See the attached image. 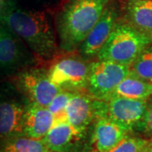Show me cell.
I'll return each mask as SVG.
<instances>
[{"instance_id":"cell-23","label":"cell","mask_w":152,"mask_h":152,"mask_svg":"<svg viewBox=\"0 0 152 152\" xmlns=\"http://www.w3.org/2000/svg\"><path fill=\"white\" fill-rule=\"evenodd\" d=\"M146 149L150 152H152V139L150 140V143H149V145H148V146H147Z\"/></svg>"},{"instance_id":"cell-19","label":"cell","mask_w":152,"mask_h":152,"mask_svg":"<svg viewBox=\"0 0 152 152\" xmlns=\"http://www.w3.org/2000/svg\"><path fill=\"white\" fill-rule=\"evenodd\" d=\"M73 92L62 90L56 95L51 103L48 107L54 118V122H65L68 121L67 117V106Z\"/></svg>"},{"instance_id":"cell-27","label":"cell","mask_w":152,"mask_h":152,"mask_svg":"<svg viewBox=\"0 0 152 152\" xmlns=\"http://www.w3.org/2000/svg\"><path fill=\"white\" fill-rule=\"evenodd\" d=\"M151 85H152V84H151ZM151 96H152V94H151Z\"/></svg>"},{"instance_id":"cell-25","label":"cell","mask_w":152,"mask_h":152,"mask_svg":"<svg viewBox=\"0 0 152 152\" xmlns=\"http://www.w3.org/2000/svg\"><path fill=\"white\" fill-rule=\"evenodd\" d=\"M124 1H130V0H124Z\"/></svg>"},{"instance_id":"cell-13","label":"cell","mask_w":152,"mask_h":152,"mask_svg":"<svg viewBox=\"0 0 152 152\" xmlns=\"http://www.w3.org/2000/svg\"><path fill=\"white\" fill-rule=\"evenodd\" d=\"M122 17L131 26L152 39V0L125 1Z\"/></svg>"},{"instance_id":"cell-14","label":"cell","mask_w":152,"mask_h":152,"mask_svg":"<svg viewBox=\"0 0 152 152\" xmlns=\"http://www.w3.org/2000/svg\"><path fill=\"white\" fill-rule=\"evenodd\" d=\"M54 124V118L48 107L29 103L24 119L23 134L43 139Z\"/></svg>"},{"instance_id":"cell-16","label":"cell","mask_w":152,"mask_h":152,"mask_svg":"<svg viewBox=\"0 0 152 152\" xmlns=\"http://www.w3.org/2000/svg\"><path fill=\"white\" fill-rule=\"evenodd\" d=\"M152 85L130 73L120 82L114 90L112 96L148 100L151 96Z\"/></svg>"},{"instance_id":"cell-10","label":"cell","mask_w":152,"mask_h":152,"mask_svg":"<svg viewBox=\"0 0 152 152\" xmlns=\"http://www.w3.org/2000/svg\"><path fill=\"white\" fill-rule=\"evenodd\" d=\"M10 94L0 96V139L22 135L24 119L29 102Z\"/></svg>"},{"instance_id":"cell-22","label":"cell","mask_w":152,"mask_h":152,"mask_svg":"<svg viewBox=\"0 0 152 152\" xmlns=\"http://www.w3.org/2000/svg\"><path fill=\"white\" fill-rule=\"evenodd\" d=\"M33 9L35 10H46L54 12L60 4L61 0H33Z\"/></svg>"},{"instance_id":"cell-6","label":"cell","mask_w":152,"mask_h":152,"mask_svg":"<svg viewBox=\"0 0 152 152\" xmlns=\"http://www.w3.org/2000/svg\"><path fill=\"white\" fill-rule=\"evenodd\" d=\"M37 64L21 39L0 23V77L17 75Z\"/></svg>"},{"instance_id":"cell-20","label":"cell","mask_w":152,"mask_h":152,"mask_svg":"<svg viewBox=\"0 0 152 152\" xmlns=\"http://www.w3.org/2000/svg\"><path fill=\"white\" fill-rule=\"evenodd\" d=\"M150 140L127 135L107 152H143L146 150Z\"/></svg>"},{"instance_id":"cell-21","label":"cell","mask_w":152,"mask_h":152,"mask_svg":"<svg viewBox=\"0 0 152 152\" xmlns=\"http://www.w3.org/2000/svg\"><path fill=\"white\" fill-rule=\"evenodd\" d=\"M141 130L152 139V96L147 101V108Z\"/></svg>"},{"instance_id":"cell-5","label":"cell","mask_w":152,"mask_h":152,"mask_svg":"<svg viewBox=\"0 0 152 152\" xmlns=\"http://www.w3.org/2000/svg\"><path fill=\"white\" fill-rule=\"evenodd\" d=\"M148 100L112 96L107 101L96 100V118L105 117L132 131L141 129Z\"/></svg>"},{"instance_id":"cell-3","label":"cell","mask_w":152,"mask_h":152,"mask_svg":"<svg viewBox=\"0 0 152 152\" xmlns=\"http://www.w3.org/2000/svg\"><path fill=\"white\" fill-rule=\"evenodd\" d=\"M151 43V38L131 26L121 17L108 40L98 53L96 59L129 66Z\"/></svg>"},{"instance_id":"cell-17","label":"cell","mask_w":152,"mask_h":152,"mask_svg":"<svg viewBox=\"0 0 152 152\" xmlns=\"http://www.w3.org/2000/svg\"><path fill=\"white\" fill-rule=\"evenodd\" d=\"M42 139H34L26 135H18L3 140L0 152H48Z\"/></svg>"},{"instance_id":"cell-24","label":"cell","mask_w":152,"mask_h":152,"mask_svg":"<svg viewBox=\"0 0 152 152\" xmlns=\"http://www.w3.org/2000/svg\"><path fill=\"white\" fill-rule=\"evenodd\" d=\"M143 152H150V151H148V150L146 149V150H145V151H144Z\"/></svg>"},{"instance_id":"cell-9","label":"cell","mask_w":152,"mask_h":152,"mask_svg":"<svg viewBox=\"0 0 152 152\" xmlns=\"http://www.w3.org/2000/svg\"><path fill=\"white\" fill-rule=\"evenodd\" d=\"M122 17V10L118 2L112 0L103 11L91 31L77 50L78 53L86 60L96 58L98 53L107 42L118 21Z\"/></svg>"},{"instance_id":"cell-12","label":"cell","mask_w":152,"mask_h":152,"mask_svg":"<svg viewBox=\"0 0 152 152\" xmlns=\"http://www.w3.org/2000/svg\"><path fill=\"white\" fill-rule=\"evenodd\" d=\"M129 131L105 117L97 118L91 138L95 152H107L116 146Z\"/></svg>"},{"instance_id":"cell-8","label":"cell","mask_w":152,"mask_h":152,"mask_svg":"<svg viewBox=\"0 0 152 152\" xmlns=\"http://www.w3.org/2000/svg\"><path fill=\"white\" fill-rule=\"evenodd\" d=\"M15 85L30 103L44 107H48L62 91L50 80L48 69L35 66L17 74Z\"/></svg>"},{"instance_id":"cell-4","label":"cell","mask_w":152,"mask_h":152,"mask_svg":"<svg viewBox=\"0 0 152 152\" xmlns=\"http://www.w3.org/2000/svg\"><path fill=\"white\" fill-rule=\"evenodd\" d=\"M50 63L48 74L55 86L72 92H86L91 66L89 60L82 58L78 52H63Z\"/></svg>"},{"instance_id":"cell-18","label":"cell","mask_w":152,"mask_h":152,"mask_svg":"<svg viewBox=\"0 0 152 152\" xmlns=\"http://www.w3.org/2000/svg\"><path fill=\"white\" fill-rule=\"evenodd\" d=\"M129 67L131 75L152 84V43L147 46Z\"/></svg>"},{"instance_id":"cell-11","label":"cell","mask_w":152,"mask_h":152,"mask_svg":"<svg viewBox=\"0 0 152 152\" xmlns=\"http://www.w3.org/2000/svg\"><path fill=\"white\" fill-rule=\"evenodd\" d=\"M66 111L69 124L82 137L96 118V100L85 91L73 92Z\"/></svg>"},{"instance_id":"cell-2","label":"cell","mask_w":152,"mask_h":152,"mask_svg":"<svg viewBox=\"0 0 152 152\" xmlns=\"http://www.w3.org/2000/svg\"><path fill=\"white\" fill-rule=\"evenodd\" d=\"M112 0H61L54 11L62 52H77Z\"/></svg>"},{"instance_id":"cell-26","label":"cell","mask_w":152,"mask_h":152,"mask_svg":"<svg viewBox=\"0 0 152 152\" xmlns=\"http://www.w3.org/2000/svg\"><path fill=\"white\" fill-rule=\"evenodd\" d=\"M48 152H53V151H48Z\"/></svg>"},{"instance_id":"cell-1","label":"cell","mask_w":152,"mask_h":152,"mask_svg":"<svg viewBox=\"0 0 152 152\" xmlns=\"http://www.w3.org/2000/svg\"><path fill=\"white\" fill-rule=\"evenodd\" d=\"M0 23L21 39L38 63H50L63 52L58 41L54 12L7 2L0 7Z\"/></svg>"},{"instance_id":"cell-15","label":"cell","mask_w":152,"mask_h":152,"mask_svg":"<svg viewBox=\"0 0 152 152\" xmlns=\"http://www.w3.org/2000/svg\"><path fill=\"white\" fill-rule=\"evenodd\" d=\"M80 138L81 136L68 121H65L54 122L42 140L50 151L66 152L75 145V143L80 140Z\"/></svg>"},{"instance_id":"cell-7","label":"cell","mask_w":152,"mask_h":152,"mask_svg":"<svg viewBox=\"0 0 152 152\" xmlns=\"http://www.w3.org/2000/svg\"><path fill=\"white\" fill-rule=\"evenodd\" d=\"M129 74L128 65L104 60L93 61L90 66L86 92L96 100L107 101Z\"/></svg>"}]
</instances>
